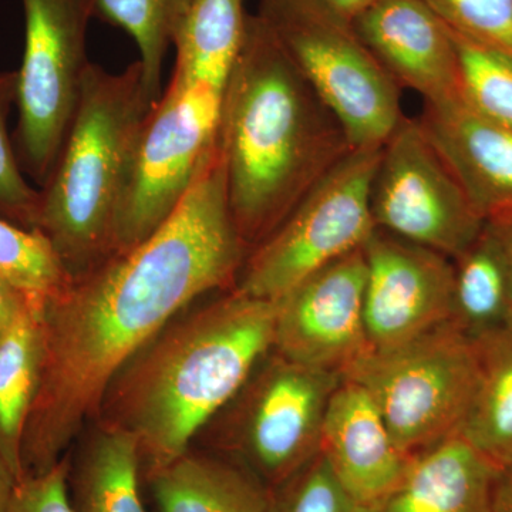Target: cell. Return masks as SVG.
<instances>
[{
	"label": "cell",
	"instance_id": "1",
	"mask_svg": "<svg viewBox=\"0 0 512 512\" xmlns=\"http://www.w3.org/2000/svg\"><path fill=\"white\" fill-rule=\"evenodd\" d=\"M249 249L229 210L220 147L160 228L43 305L39 390L22 444L23 477L45 473L94 420L121 366L177 313L234 288Z\"/></svg>",
	"mask_w": 512,
	"mask_h": 512
},
{
	"label": "cell",
	"instance_id": "2",
	"mask_svg": "<svg viewBox=\"0 0 512 512\" xmlns=\"http://www.w3.org/2000/svg\"><path fill=\"white\" fill-rule=\"evenodd\" d=\"M276 309L234 288L208 293L121 366L94 420L133 437L143 480L190 450L271 352Z\"/></svg>",
	"mask_w": 512,
	"mask_h": 512
},
{
	"label": "cell",
	"instance_id": "3",
	"mask_svg": "<svg viewBox=\"0 0 512 512\" xmlns=\"http://www.w3.org/2000/svg\"><path fill=\"white\" fill-rule=\"evenodd\" d=\"M218 147L229 210L249 251L355 150L256 13L222 89Z\"/></svg>",
	"mask_w": 512,
	"mask_h": 512
},
{
	"label": "cell",
	"instance_id": "4",
	"mask_svg": "<svg viewBox=\"0 0 512 512\" xmlns=\"http://www.w3.org/2000/svg\"><path fill=\"white\" fill-rule=\"evenodd\" d=\"M160 97L136 60L120 73L90 64L69 134L40 191L39 231L70 279L116 255V228L141 131Z\"/></svg>",
	"mask_w": 512,
	"mask_h": 512
},
{
	"label": "cell",
	"instance_id": "5",
	"mask_svg": "<svg viewBox=\"0 0 512 512\" xmlns=\"http://www.w3.org/2000/svg\"><path fill=\"white\" fill-rule=\"evenodd\" d=\"M340 382L338 373L292 362L272 349L192 446L231 458L274 490L318 456L326 410Z\"/></svg>",
	"mask_w": 512,
	"mask_h": 512
},
{
	"label": "cell",
	"instance_id": "6",
	"mask_svg": "<svg viewBox=\"0 0 512 512\" xmlns=\"http://www.w3.org/2000/svg\"><path fill=\"white\" fill-rule=\"evenodd\" d=\"M259 16L355 150H379L404 119L394 83L353 23L319 0H259Z\"/></svg>",
	"mask_w": 512,
	"mask_h": 512
},
{
	"label": "cell",
	"instance_id": "7",
	"mask_svg": "<svg viewBox=\"0 0 512 512\" xmlns=\"http://www.w3.org/2000/svg\"><path fill=\"white\" fill-rule=\"evenodd\" d=\"M362 386L397 446L414 457L458 436L476 396V342L453 322L389 350H367L342 373Z\"/></svg>",
	"mask_w": 512,
	"mask_h": 512
},
{
	"label": "cell",
	"instance_id": "8",
	"mask_svg": "<svg viewBox=\"0 0 512 512\" xmlns=\"http://www.w3.org/2000/svg\"><path fill=\"white\" fill-rule=\"evenodd\" d=\"M379 150H353L248 252L235 291L276 299L320 269L365 247L376 231L370 192Z\"/></svg>",
	"mask_w": 512,
	"mask_h": 512
},
{
	"label": "cell",
	"instance_id": "9",
	"mask_svg": "<svg viewBox=\"0 0 512 512\" xmlns=\"http://www.w3.org/2000/svg\"><path fill=\"white\" fill-rule=\"evenodd\" d=\"M25 52L13 144L23 173L46 183L69 134L89 69L87 30L96 0H22Z\"/></svg>",
	"mask_w": 512,
	"mask_h": 512
},
{
	"label": "cell",
	"instance_id": "10",
	"mask_svg": "<svg viewBox=\"0 0 512 512\" xmlns=\"http://www.w3.org/2000/svg\"><path fill=\"white\" fill-rule=\"evenodd\" d=\"M222 92L173 73L144 123L116 228V254L153 235L217 144Z\"/></svg>",
	"mask_w": 512,
	"mask_h": 512
},
{
	"label": "cell",
	"instance_id": "11",
	"mask_svg": "<svg viewBox=\"0 0 512 512\" xmlns=\"http://www.w3.org/2000/svg\"><path fill=\"white\" fill-rule=\"evenodd\" d=\"M370 208L377 229L454 259L483 231V215L419 119L404 116L380 151Z\"/></svg>",
	"mask_w": 512,
	"mask_h": 512
},
{
	"label": "cell",
	"instance_id": "12",
	"mask_svg": "<svg viewBox=\"0 0 512 512\" xmlns=\"http://www.w3.org/2000/svg\"><path fill=\"white\" fill-rule=\"evenodd\" d=\"M363 248L303 279L276 299L274 349L301 365L342 376L369 350Z\"/></svg>",
	"mask_w": 512,
	"mask_h": 512
},
{
	"label": "cell",
	"instance_id": "13",
	"mask_svg": "<svg viewBox=\"0 0 512 512\" xmlns=\"http://www.w3.org/2000/svg\"><path fill=\"white\" fill-rule=\"evenodd\" d=\"M366 259L369 350L402 346L453 318L454 266L446 255L376 229Z\"/></svg>",
	"mask_w": 512,
	"mask_h": 512
},
{
	"label": "cell",
	"instance_id": "14",
	"mask_svg": "<svg viewBox=\"0 0 512 512\" xmlns=\"http://www.w3.org/2000/svg\"><path fill=\"white\" fill-rule=\"evenodd\" d=\"M353 28L400 89L424 103L460 96L453 36L424 0H379Z\"/></svg>",
	"mask_w": 512,
	"mask_h": 512
},
{
	"label": "cell",
	"instance_id": "15",
	"mask_svg": "<svg viewBox=\"0 0 512 512\" xmlns=\"http://www.w3.org/2000/svg\"><path fill=\"white\" fill-rule=\"evenodd\" d=\"M319 453L365 510L392 493L413 458L397 446L369 393L343 379L326 410Z\"/></svg>",
	"mask_w": 512,
	"mask_h": 512
},
{
	"label": "cell",
	"instance_id": "16",
	"mask_svg": "<svg viewBox=\"0 0 512 512\" xmlns=\"http://www.w3.org/2000/svg\"><path fill=\"white\" fill-rule=\"evenodd\" d=\"M419 121L484 220L512 215V130L461 96L424 103Z\"/></svg>",
	"mask_w": 512,
	"mask_h": 512
},
{
	"label": "cell",
	"instance_id": "17",
	"mask_svg": "<svg viewBox=\"0 0 512 512\" xmlns=\"http://www.w3.org/2000/svg\"><path fill=\"white\" fill-rule=\"evenodd\" d=\"M498 473L458 434L416 454L392 493L365 512H491Z\"/></svg>",
	"mask_w": 512,
	"mask_h": 512
},
{
	"label": "cell",
	"instance_id": "18",
	"mask_svg": "<svg viewBox=\"0 0 512 512\" xmlns=\"http://www.w3.org/2000/svg\"><path fill=\"white\" fill-rule=\"evenodd\" d=\"M143 483L156 512H271V488L205 448L192 446Z\"/></svg>",
	"mask_w": 512,
	"mask_h": 512
},
{
	"label": "cell",
	"instance_id": "19",
	"mask_svg": "<svg viewBox=\"0 0 512 512\" xmlns=\"http://www.w3.org/2000/svg\"><path fill=\"white\" fill-rule=\"evenodd\" d=\"M70 454L69 493L76 512H148L136 441L100 420L87 424Z\"/></svg>",
	"mask_w": 512,
	"mask_h": 512
},
{
	"label": "cell",
	"instance_id": "20",
	"mask_svg": "<svg viewBox=\"0 0 512 512\" xmlns=\"http://www.w3.org/2000/svg\"><path fill=\"white\" fill-rule=\"evenodd\" d=\"M474 342L480 377L460 436L503 471L512 466V320Z\"/></svg>",
	"mask_w": 512,
	"mask_h": 512
},
{
	"label": "cell",
	"instance_id": "21",
	"mask_svg": "<svg viewBox=\"0 0 512 512\" xmlns=\"http://www.w3.org/2000/svg\"><path fill=\"white\" fill-rule=\"evenodd\" d=\"M451 261L454 266L451 322L456 328L476 340L510 323V276L503 249L488 222L473 244Z\"/></svg>",
	"mask_w": 512,
	"mask_h": 512
},
{
	"label": "cell",
	"instance_id": "22",
	"mask_svg": "<svg viewBox=\"0 0 512 512\" xmlns=\"http://www.w3.org/2000/svg\"><path fill=\"white\" fill-rule=\"evenodd\" d=\"M42 308L29 309L0 339V454L19 480L22 444L42 369Z\"/></svg>",
	"mask_w": 512,
	"mask_h": 512
},
{
	"label": "cell",
	"instance_id": "23",
	"mask_svg": "<svg viewBox=\"0 0 512 512\" xmlns=\"http://www.w3.org/2000/svg\"><path fill=\"white\" fill-rule=\"evenodd\" d=\"M244 0H192L174 42V74L224 89L244 39Z\"/></svg>",
	"mask_w": 512,
	"mask_h": 512
},
{
	"label": "cell",
	"instance_id": "24",
	"mask_svg": "<svg viewBox=\"0 0 512 512\" xmlns=\"http://www.w3.org/2000/svg\"><path fill=\"white\" fill-rule=\"evenodd\" d=\"M192 0H96V18L127 33L137 45L144 82L156 97L168 49L183 28Z\"/></svg>",
	"mask_w": 512,
	"mask_h": 512
},
{
	"label": "cell",
	"instance_id": "25",
	"mask_svg": "<svg viewBox=\"0 0 512 512\" xmlns=\"http://www.w3.org/2000/svg\"><path fill=\"white\" fill-rule=\"evenodd\" d=\"M450 32L457 50L461 99L485 119L512 130V57Z\"/></svg>",
	"mask_w": 512,
	"mask_h": 512
},
{
	"label": "cell",
	"instance_id": "26",
	"mask_svg": "<svg viewBox=\"0 0 512 512\" xmlns=\"http://www.w3.org/2000/svg\"><path fill=\"white\" fill-rule=\"evenodd\" d=\"M0 274L42 306L70 282L52 245L39 231L18 227L2 217Z\"/></svg>",
	"mask_w": 512,
	"mask_h": 512
},
{
	"label": "cell",
	"instance_id": "27",
	"mask_svg": "<svg viewBox=\"0 0 512 512\" xmlns=\"http://www.w3.org/2000/svg\"><path fill=\"white\" fill-rule=\"evenodd\" d=\"M16 89V70L0 72V217L18 227L36 229L40 191L26 180L8 128L10 111L16 106Z\"/></svg>",
	"mask_w": 512,
	"mask_h": 512
},
{
	"label": "cell",
	"instance_id": "28",
	"mask_svg": "<svg viewBox=\"0 0 512 512\" xmlns=\"http://www.w3.org/2000/svg\"><path fill=\"white\" fill-rule=\"evenodd\" d=\"M271 512H365L322 454L272 490Z\"/></svg>",
	"mask_w": 512,
	"mask_h": 512
},
{
	"label": "cell",
	"instance_id": "29",
	"mask_svg": "<svg viewBox=\"0 0 512 512\" xmlns=\"http://www.w3.org/2000/svg\"><path fill=\"white\" fill-rule=\"evenodd\" d=\"M444 23L512 57V0H424Z\"/></svg>",
	"mask_w": 512,
	"mask_h": 512
},
{
	"label": "cell",
	"instance_id": "30",
	"mask_svg": "<svg viewBox=\"0 0 512 512\" xmlns=\"http://www.w3.org/2000/svg\"><path fill=\"white\" fill-rule=\"evenodd\" d=\"M70 454L49 470L16 484L6 512H76L69 493Z\"/></svg>",
	"mask_w": 512,
	"mask_h": 512
},
{
	"label": "cell",
	"instance_id": "31",
	"mask_svg": "<svg viewBox=\"0 0 512 512\" xmlns=\"http://www.w3.org/2000/svg\"><path fill=\"white\" fill-rule=\"evenodd\" d=\"M43 308L19 288L0 274V339L13 328L29 309Z\"/></svg>",
	"mask_w": 512,
	"mask_h": 512
},
{
	"label": "cell",
	"instance_id": "32",
	"mask_svg": "<svg viewBox=\"0 0 512 512\" xmlns=\"http://www.w3.org/2000/svg\"><path fill=\"white\" fill-rule=\"evenodd\" d=\"M491 512H512V466L500 471L495 478Z\"/></svg>",
	"mask_w": 512,
	"mask_h": 512
},
{
	"label": "cell",
	"instance_id": "33",
	"mask_svg": "<svg viewBox=\"0 0 512 512\" xmlns=\"http://www.w3.org/2000/svg\"><path fill=\"white\" fill-rule=\"evenodd\" d=\"M487 222L491 229H493L498 242H500L501 249H503L512 292V215L493 218V220H488Z\"/></svg>",
	"mask_w": 512,
	"mask_h": 512
},
{
	"label": "cell",
	"instance_id": "34",
	"mask_svg": "<svg viewBox=\"0 0 512 512\" xmlns=\"http://www.w3.org/2000/svg\"><path fill=\"white\" fill-rule=\"evenodd\" d=\"M323 6H326L333 13L340 16L348 22L353 23L359 16H362L366 10L375 6L379 0H319Z\"/></svg>",
	"mask_w": 512,
	"mask_h": 512
},
{
	"label": "cell",
	"instance_id": "35",
	"mask_svg": "<svg viewBox=\"0 0 512 512\" xmlns=\"http://www.w3.org/2000/svg\"><path fill=\"white\" fill-rule=\"evenodd\" d=\"M16 484H18V478L15 477L5 458L0 454V512L8 511Z\"/></svg>",
	"mask_w": 512,
	"mask_h": 512
}]
</instances>
